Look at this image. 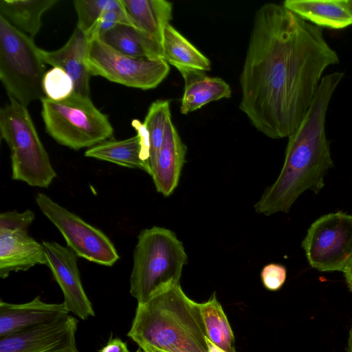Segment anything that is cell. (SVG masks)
Listing matches in <instances>:
<instances>
[{
  "instance_id": "6da1fadb",
  "label": "cell",
  "mask_w": 352,
  "mask_h": 352,
  "mask_svg": "<svg viewBox=\"0 0 352 352\" xmlns=\"http://www.w3.org/2000/svg\"><path fill=\"white\" fill-rule=\"evenodd\" d=\"M339 63L322 28L283 4L265 3L254 18L239 108L265 136L288 138L311 106L324 70Z\"/></svg>"
},
{
  "instance_id": "7a4b0ae2",
  "label": "cell",
  "mask_w": 352,
  "mask_h": 352,
  "mask_svg": "<svg viewBox=\"0 0 352 352\" xmlns=\"http://www.w3.org/2000/svg\"><path fill=\"white\" fill-rule=\"evenodd\" d=\"M344 73L334 72L323 76L313 101L296 131L288 137L285 160L276 181L254 205L258 214L269 216L288 212L305 191L318 193L324 177L333 166L325 120L331 98Z\"/></svg>"
},
{
  "instance_id": "3957f363",
  "label": "cell",
  "mask_w": 352,
  "mask_h": 352,
  "mask_svg": "<svg viewBox=\"0 0 352 352\" xmlns=\"http://www.w3.org/2000/svg\"><path fill=\"white\" fill-rule=\"evenodd\" d=\"M127 336L139 346L148 344L166 352H209L199 302L190 299L179 283L138 304Z\"/></svg>"
},
{
  "instance_id": "277c9868",
  "label": "cell",
  "mask_w": 352,
  "mask_h": 352,
  "mask_svg": "<svg viewBox=\"0 0 352 352\" xmlns=\"http://www.w3.org/2000/svg\"><path fill=\"white\" fill-rule=\"evenodd\" d=\"M188 256L182 242L167 228L142 230L133 253L130 294L144 303L156 292L179 284Z\"/></svg>"
},
{
  "instance_id": "5b68a950",
  "label": "cell",
  "mask_w": 352,
  "mask_h": 352,
  "mask_svg": "<svg viewBox=\"0 0 352 352\" xmlns=\"http://www.w3.org/2000/svg\"><path fill=\"white\" fill-rule=\"evenodd\" d=\"M0 133L10 149L12 179L47 188L56 173L26 107L10 99L0 110Z\"/></svg>"
},
{
  "instance_id": "8992f818",
  "label": "cell",
  "mask_w": 352,
  "mask_h": 352,
  "mask_svg": "<svg viewBox=\"0 0 352 352\" xmlns=\"http://www.w3.org/2000/svg\"><path fill=\"white\" fill-rule=\"evenodd\" d=\"M41 103L46 131L63 146L74 150L91 148L113 136L107 116L96 107L89 96L74 92L58 101L43 98Z\"/></svg>"
},
{
  "instance_id": "52a82bcc",
  "label": "cell",
  "mask_w": 352,
  "mask_h": 352,
  "mask_svg": "<svg viewBox=\"0 0 352 352\" xmlns=\"http://www.w3.org/2000/svg\"><path fill=\"white\" fill-rule=\"evenodd\" d=\"M45 63L33 39L0 15V79L10 99L27 107L45 98Z\"/></svg>"
},
{
  "instance_id": "ba28073f",
  "label": "cell",
  "mask_w": 352,
  "mask_h": 352,
  "mask_svg": "<svg viewBox=\"0 0 352 352\" xmlns=\"http://www.w3.org/2000/svg\"><path fill=\"white\" fill-rule=\"evenodd\" d=\"M85 64L91 76H100L111 82L143 90L157 87L170 70L168 63L164 59L130 56L99 38L89 42Z\"/></svg>"
},
{
  "instance_id": "9c48e42d",
  "label": "cell",
  "mask_w": 352,
  "mask_h": 352,
  "mask_svg": "<svg viewBox=\"0 0 352 352\" xmlns=\"http://www.w3.org/2000/svg\"><path fill=\"white\" fill-rule=\"evenodd\" d=\"M302 248L311 267L343 272L352 258V215L339 211L320 217L308 228Z\"/></svg>"
},
{
  "instance_id": "30bf717a",
  "label": "cell",
  "mask_w": 352,
  "mask_h": 352,
  "mask_svg": "<svg viewBox=\"0 0 352 352\" xmlns=\"http://www.w3.org/2000/svg\"><path fill=\"white\" fill-rule=\"evenodd\" d=\"M42 213L58 229L67 247L78 256L105 266H112L119 254L110 239L100 229L54 201L44 193L36 195Z\"/></svg>"
},
{
  "instance_id": "8fae6325",
  "label": "cell",
  "mask_w": 352,
  "mask_h": 352,
  "mask_svg": "<svg viewBox=\"0 0 352 352\" xmlns=\"http://www.w3.org/2000/svg\"><path fill=\"white\" fill-rule=\"evenodd\" d=\"M78 320L67 316L21 333L0 338V352H79Z\"/></svg>"
},
{
  "instance_id": "7c38bea8",
  "label": "cell",
  "mask_w": 352,
  "mask_h": 352,
  "mask_svg": "<svg viewBox=\"0 0 352 352\" xmlns=\"http://www.w3.org/2000/svg\"><path fill=\"white\" fill-rule=\"evenodd\" d=\"M47 256L46 265L51 270L64 296L65 307L79 318L94 316L92 305L80 279L76 254L67 246L54 241L42 242Z\"/></svg>"
},
{
  "instance_id": "4fadbf2b",
  "label": "cell",
  "mask_w": 352,
  "mask_h": 352,
  "mask_svg": "<svg viewBox=\"0 0 352 352\" xmlns=\"http://www.w3.org/2000/svg\"><path fill=\"white\" fill-rule=\"evenodd\" d=\"M65 304L47 303L36 296L32 300L14 304L0 302V338L21 333L63 318L69 315Z\"/></svg>"
},
{
  "instance_id": "5bb4252c",
  "label": "cell",
  "mask_w": 352,
  "mask_h": 352,
  "mask_svg": "<svg viewBox=\"0 0 352 352\" xmlns=\"http://www.w3.org/2000/svg\"><path fill=\"white\" fill-rule=\"evenodd\" d=\"M136 135L122 140L104 141L87 149L85 155L122 166L138 168L151 175L148 166L149 135L143 122L133 120Z\"/></svg>"
},
{
  "instance_id": "9a60e30c",
  "label": "cell",
  "mask_w": 352,
  "mask_h": 352,
  "mask_svg": "<svg viewBox=\"0 0 352 352\" xmlns=\"http://www.w3.org/2000/svg\"><path fill=\"white\" fill-rule=\"evenodd\" d=\"M43 243L28 231H0V277L6 278L12 272L26 271L36 265H46Z\"/></svg>"
},
{
  "instance_id": "2e32d148",
  "label": "cell",
  "mask_w": 352,
  "mask_h": 352,
  "mask_svg": "<svg viewBox=\"0 0 352 352\" xmlns=\"http://www.w3.org/2000/svg\"><path fill=\"white\" fill-rule=\"evenodd\" d=\"M89 42L85 33L76 28L68 41L55 51L40 49V54L45 63L65 71L73 79L74 92L89 96L90 74L85 64Z\"/></svg>"
},
{
  "instance_id": "e0dca14e",
  "label": "cell",
  "mask_w": 352,
  "mask_h": 352,
  "mask_svg": "<svg viewBox=\"0 0 352 352\" xmlns=\"http://www.w3.org/2000/svg\"><path fill=\"white\" fill-rule=\"evenodd\" d=\"M187 148L172 120L166 127L151 177L156 190L169 197L178 185Z\"/></svg>"
},
{
  "instance_id": "ac0fdd59",
  "label": "cell",
  "mask_w": 352,
  "mask_h": 352,
  "mask_svg": "<svg viewBox=\"0 0 352 352\" xmlns=\"http://www.w3.org/2000/svg\"><path fill=\"white\" fill-rule=\"evenodd\" d=\"M283 6L321 28L340 30L352 25L350 0H286Z\"/></svg>"
},
{
  "instance_id": "d6986e66",
  "label": "cell",
  "mask_w": 352,
  "mask_h": 352,
  "mask_svg": "<svg viewBox=\"0 0 352 352\" xmlns=\"http://www.w3.org/2000/svg\"><path fill=\"white\" fill-rule=\"evenodd\" d=\"M184 80V90L181 100L180 112L186 115L208 103L228 98L232 91L230 85L218 77H210L197 69H180Z\"/></svg>"
},
{
  "instance_id": "ffe728a7",
  "label": "cell",
  "mask_w": 352,
  "mask_h": 352,
  "mask_svg": "<svg viewBox=\"0 0 352 352\" xmlns=\"http://www.w3.org/2000/svg\"><path fill=\"white\" fill-rule=\"evenodd\" d=\"M98 38L130 56L163 59L162 44L135 26L118 24Z\"/></svg>"
},
{
  "instance_id": "44dd1931",
  "label": "cell",
  "mask_w": 352,
  "mask_h": 352,
  "mask_svg": "<svg viewBox=\"0 0 352 352\" xmlns=\"http://www.w3.org/2000/svg\"><path fill=\"white\" fill-rule=\"evenodd\" d=\"M135 26L162 44L172 19L173 4L166 0H122Z\"/></svg>"
},
{
  "instance_id": "7402d4cb",
  "label": "cell",
  "mask_w": 352,
  "mask_h": 352,
  "mask_svg": "<svg viewBox=\"0 0 352 352\" xmlns=\"http://www.w3.org/2000/svg\"><path fill=\"white\" fill-rule=\"evenodd\" d=\"M58 0H1V16L18 30L33 38L42 25L43 14Z\"/></svg>"
},
{
  "instance_id": "603a6c76",
  "label": "cell",
  "mask_w": 352,
  "mask_h": 352,
  "mask_svg": "<svg viewBox=\"0 0 352 352\" xmlns=\"http://www.w3.org/2000/svg\"><path fill=\"white\" fill-rule=\"evenodd\" d=\"M162 47L163 59L178 70L211 69L210 60L170 24L164 29Z\"/></svg>"
},
{
  "instance_id": "cb8c5ba5",
  "label": "cell",
  "mask_w": 352,
  "mask_h": 352,
  "mask_svg": "<svg viewBox=\"0 0 352 352\" xmlns=\"http://www.w3.org/2000/svg\"><path fill=\"white\" fill-rule=\"evenodd\" d=\"M199 308L207 338L226 352H236L232 329L216 294L199 303Z\"/></svg>"
},
{
  "instance_id": "d4e9b609",
  "label": "cell",
  "mask_w": 352,
  "mask_h": 352,
  "mask_svg": "<svg viewBox=\"0 0 352 352\" xmlns=\"http://www.w3.org/2000/svg\"><path fill=\"white\" fill-rule=\"evenodd\" d=\"M171 120L170 101L157 100L149 107L143 124L149 135L148 166L152 175L158 153L162 146L165 131Z\"/></svg>"
},
{
  "instance_id": "484cf974",
  "label": "cell",
  "mask_w": 352,
  "mask_h": 352,
  "mask_svg": "<svg viewBox=\"0 0 352 352\" xmlns=\"http://www.w3.org/2000/svg\"><path fill=\"white\" fill-rule=\"evenodd\" d=\"M121 3V0H75L74 6L78 16L76 27L87 32L105 11Z\"/></svg>"
},
{
  "instance_id": "4316f807",
  "label": "cell",
  "mask_w": 352,
  "mask_h": 352,
  "mask_svg": "<svg viewBox=\"0 0 352 352\" xmlns=\"http://www.w3.org/2000/svg\"><path fill=\"white\" fill-rule=\"evenodd\" d=\"M43 88L46 98L58 101L68 98L74 92V82L63 69L53 67L45 73Z\"/></svg>"
},
{
  "instance_id": "83f0119b",
  "label": "cell",
  "mask_w": 352,
  "mask_h": 352,
  "mask_svg": "<svg viewBox=\"0 0 352 352\" xmlns=\"http://www.w3.org/2000/svg\"><path fill=\"white\" fill-rule=\"evenodd\" d=\"M118 24L135 26L122 2L119 6L105 11L94 25L85 32V35L89 42H91Z\"/></svg>"
},
{
  "instance_id": "f1b7e54d",
  "label": "cell",
  "mask_w": 352,
  "mask_h": 352,
  "mask_svg": "<svg viewBox=\"0 0 352 352\" xmlns=\"http://www.w3.org/2000/svg\"><path fill=\"white\" fill-rule=\"evenodd\" d=\"M35 214L31 210L23 212L8 211L0 214V231H28Z\"/></svg>"
},
{
  "instance_id": "f546056e",
  "label": "cell",
  "mask_w": 352,
  "mask_h": 352,
  "mask_svg": "<svg viewBox=\"0 0 352 352\" xmlns=\"http://www.w3.org/2000/svg\"><path fill=\"white\" fill-rule=\"evenodd\" d=\"M263 286L270 291H277L284 285L287 278L286 267L280 264L270 263L261 272Z\"/></svg>"
},
{
  "instance_id": "4dcf8cb0",
  "label": "cell",
  "mask_w": 352,
  "mask_h": 352,
  "mask_svg": "<svg viewBox=\"0 0 352 352\" xmlns=\"http://www.w3.org/2000/svg\"><path fill=\"white\" fill-rule=\"evenodd\" d=\"M100 352H130L125 342L119 338L110 339Z\"/></svg>"
},
{
  "instance_id": "1f68e13d",
  "label": "cell",
  "mask_w": 352,
  "mask_h": 352,
  "mask_svg": "<svg viewBox=\"0 0 352 352\" xmlns=\"http://www.w3.org/2000/svg\"><path fill=\"white\" fill-rule=\"evenodd\" d=\"M348 289L352 293V258L347 263L343 272Z\"/></svg>"
},
{
  "instance_id": "d6a6232c",
  "label": "cell",
  "mask_w": 352,
  "mask_h": 352,
  "mask_svg": "<svg viewBox=\"0 0 352 352\" xmlns=\"http://www.w3.org/2000/svg\"><path fill=\"white\" fill-rule=\"evenodd\" d=\"M209 352H226L212 343L208 338L206 340Z\"/></svg>"
},
{
  "instance_id": "836d02e7",
  "label": "cell",
  "mask_w": 352,
  "mask_h": 352,
  "mask_svg": "<svg viewBox=\"0 0 352 352\" xmlns=\"http://www.w3.org/2000/svg\"><path fill=\"white\" fill-rule=\"evenodd\" d=\"M140 348L144 352H166L148 344L142 345Z\"/></svg>"
},
{
  "instance_id": "e575fe53",
  "label": "cell",
  "mask_w": 352,
  "mask_h": 352,
  "mask_svg": "<svg viewBox=\"0 0 352 352\" xmlns=\"http://www.w3.org/2000/svg\"><path fill=\"white\" fill-rule=\"evenodd\" d=\"M346 352H352V324L351 325L347 340Z\"/></svg>"
},
{
  "instance_id": "d590c367",
  "label": "cell",
  "mask_w": 352,
  "mask_h": 352,
  "mask_svg": "<svg viewBox=\"0 0 352 352\" xmlns=\"http://www.w3.org/2000/svg\"><path fill=\"white\" fill-rule=\"evenodd\" d=\"M136 352H142V350L140 348L138 350L136 351Z\"/></svg>"
},
{
  "instance_id": "8d00e7d4",
  "label": "cell",
  "mask_w": 352,
  "mask_h": 352,
  "mask_svg": "<svg viewBox=\"0 0 352 352\" xmlns=\"http://www.w3.org/2000/svg\"><path fill=\"white\" fill-rule=\"evenodd\" d=\"M351 1V6H352V0H350Z\"/></svg>"
},
{
  "instance_id": "74e56055",
  "label": "cell",
  "mask_w": 352,
  "mask_h": 352,
  "mask_svg": "<svg viewBox=\"0 0 352 352\" xmlns=\"http://www.w3.org/2000/svg\"><path fill=\"white\" fill-rule=\"evenodd\" d=\"M142 352H144V351H142Z\"/></svg>"
}]
</instances>
